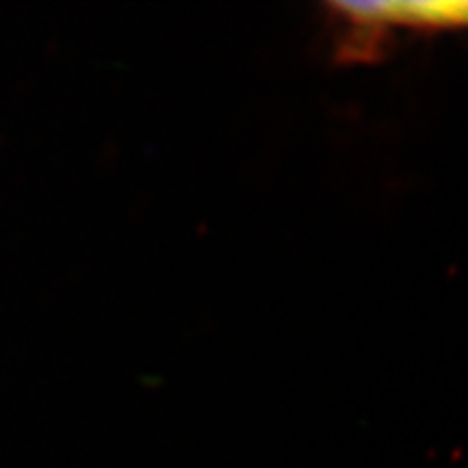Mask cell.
<instances>
[{"mask_svg": "<svg viewBox=\"0 0 468 468\" xmlns=\"http://www.w3.org/2000/svg\"><path fill=\"white\" fill-rule=\"evenodd\" d=\"M330 11L341 33L338 52L345 58L378 55L395 28L423 33L468 28V3H343Z\"/></svg>", "mask_w": 468, "mask_h": 468, "instance_id": "1", "label": "cell"}]
</instances>
